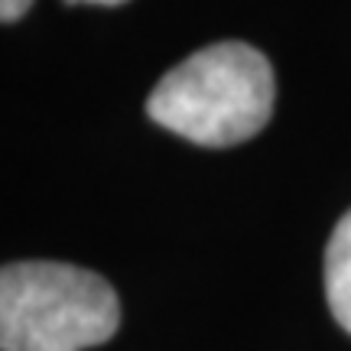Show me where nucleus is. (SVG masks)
Listing matches in <instances>:
<instances>
[{
  "label": "nucleus",
  "instance_id": "nucleus-2",
  "mask_svg": "<svg viewBox=\"0 0 351 351\" xmlns=\"http://www.w3.org/2000/svg\"><path fill=\"white\" fill-rule=\"evenodd\" d=\"M117 326L121 302L104 276L59 261L0 267V351H85Z\"/></svg>",
  "mask_w": 351,
  "mask_h": 351
},
{
  "label": "nucleus",
  "instance_id": "nucleus-4",
  "mask_svg": "<svg viewBox=\"0 0 351 351\" xmlns=\"http://www.w3.org/2000/svg\"><path fill=\"white\" fill-rule=\"evenodd\" d=\"M29 7H33V0H0V23H13V20H20Z\"/></svg>",
  "mask_w": 351,
  "mask_h": 351
},
{
  "label": "nucleus",
  "instance_id": "nucleus-3",
  "mask_svg": "<svg viewBox=\"0 0 351 351\" xmlns=\"http://www.w3.org/2000/svg\"><path fill=\"white\" fill-rule=\"evenodd\" d=\"M326 300L345 332L351 335V212L341 218L326 247Z\"/></svg>",
  "mask_w": 351,
  "mask_h": 351
},
{
  "label": "nucleus",
  "instance_id": "nucleus-5",
  "mask_svg": "<svg viewBox=\"0 0 351 351\" xmlns=\"http://www.w3.org/2000/svg\"><path fill=\"white\" fill-rule=\"evenodd\" d=\"M65 3H98V7H117V3H127V0H65Z\"/></svg>",
  "mask_w": 351,
  "mask_h": 351
},
{
  "label": "nucleus",
  "instance_id": "nucleus-1",
  "mask_svg": "<svg viewBox=\"0 0 351 351\" xmlns=\"http://www.w3.org/2000/svg\"><path fill=\"white\" fill-rule=\"evenodd\" d=\"M274 69L247 43H215L169 69L147 98V114L199 147L257 137L274 111Z\"/></svg>",
  "mask_w": 351,
  "mask_h": 351
}]
</instances>
